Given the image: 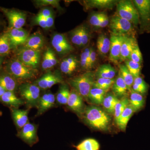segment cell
<instances>
[{"mask_svg": "<svg viewBox=\"0 0 150 150\" xmlns=\"http://www.w3.org/2000/svg\"><path fill=\"white\" fill-rule=\"evenodd\" d=\"M83 115L86 123L93 128L104 131L109 128L111 118L109 114L100 108L89 106L86 108Z\"/></svg>", "mask_w": 150, "mask_h": 150, "instance_id": "1", "label": "cell"}, {"mask_svg": "<svg viewBox=\"0 0 150 150\" xmlns=\"http://www.w3.org/2000/svg\"><path fill=\"white\" fill-rule=\"evenodd\" d=\"M94 76L95 74L92 72H87L81 76L73 78L69 82L74 89L81 96L88 98L94 83Z\"/></svg>", "mask_w": 150, "mask_h": 150, "instance_id": "2", "label": "cell"}, {"mask_svg": "<svg viewBox=\"0 0 150 150\" xmlns=\"http://www.w3.org/2000/svg\"><path fill=\"white\" fill-rule=\"evenodd\" d=\"M7 71L14 79H29L35 77L37 70L25 65L18 59H14L7 65Z\"/></svg>", "mask_w": 150, "mask_h": 150, "instance_id": "3", "label": "cell"}, {"mask_svg": "<svg viewBox=\"0 0 150 150\" xmlns=\"http://www.w3.org/2000/svg\"><path fill=\"white\" fill-rule=\"evenodd\" d=\"M117 14L132 24L137 25L139 22L140 16L138 10L130 1L123 0L117 4Z\"/></svg>", "mask_w": 150, "mask_h": 150, "instance_id": "4", "label": "cell"}, {"mask_svg": "<svg viewBox=\"0 0 150 150\" xmlns=\"http://www.w3.org/2000/svg\"><path fill=\"white\" fill-rule=\"evenodd\" d=\"M41 58L40 50H33L24 48L19 50L18 59L25 65L33 69H37Z\"/></svg>", "mask_w": 150, "mask_h": 150, "instance_id": "5", "label": "cell"}, {"mask_svg": "<svg viewBox=\"0 0 150 150\" xmlns=\"http://www.w3.org/2000/svg\"><path fill=\"white\" fill-rule=\"evenodd\" d=\"M40 89L35 84L26 83L20 86L19 92L29 106H37L40 98Z\"/></svg>", "mask_w": 150, "mask_h": 150, "instance_id": "6", "label": "cell"}, {"mask_svg": "<svg viewBox=\"0 0 150 150\" xmlns=\"http://www.w3.org/2000/svg\"><path fill=\"white\" fill-rule=\"evenodd\" d=\"M109 24L112 33L115 35H126L133 30L132 23L117 14L111 18Z\"/></svg>", "mask_w": 150, "mask_h": 150, "instance_id": "7", "label": "cell"}, {"mask_svg": "<svg viewBox=\"0 0 150 150\" xmlns=\"http://www.w3.org/2000/svg\"><path fill=\"white\" fill-rule=\"evenodd\" d=\"M0 11L6 16L11 28L20 29L24 26L26 21V14L24 13L3 7H0Z\"/></svg>", "mask_w": 150, "mask_h": 150, "instance_id": "8", "label": "cell"}, {"mask_svg": "<svg viewBox=\"0 0 150 150\" xmlns=\"http://www.w3.org/2000/svg\"><path fill=\"white\" fill-rule=\"evenodd\" d=\"M18 136L30 147L35 144L39 141L37 126L29 122L21 129Z\"/></svg>", "mask_w": 150, "mask_h": 150, "instance_id": "9", "label": "cell"}, {"mask_svg": "<svg viewBox=\"0 0 150 150\" xmlns=\"http://www.w3.org/2000/svg\"><path fill=\"white\" fill-rule=\"evenodd\" d=\"M127 35H115L111 33L110 35V45L109 51V60L112 63H119L120 61L121 46Z\"/></svg>", "mask_w": 150, "mask_h": 150, "instance_id": "10", "label": "cell"}, {"mask_svg": "<svg viewBox=\"0 0 150 150\" xmlns=\"http://www.w3.org/2000/svg\"><path fill=\"white\" fill-rule=\"evenodd\" d=\"M63 82L62 76L58 73L48 72L35 82V84L43 90L51 88L53 86Z\"/></svg>", "mask_w": 150, "mask_h": 150, "instance_id": "11", "label": "cell"}, {"mask_svg": "<svg viewBox=\"0 0 150 150\" xmlns=\"http://www.w3.org/2000/svg\"><path fill=\"white\" fill-rule=\"evenodd\" d=\"M51 44L56 52L60 54H68L74 50L65 35L60 33H56L53 36Z\"/></svg>", "mask_w": 150, "mask_h": 150, "instance_id": "12", "label": "cell"}, {"mask_svg": "<svg viewBox=\"0 0 150 150\" xmlns=\"http://www.w3.org/2000/svg\"><path fill=\"white\" fill-rule=\"evenodd\" d=\"M67 105L69 108L78 115H83L86 108L84 104L83 98L75 90L70 92Z\"/></svg>", "mask_w": 150, "mask_h": 150, "instance_id": "13", "label": "cell"}, {"mask_svg": "<svg viewBox=\"0 0 150 150\" xmlns=\"http://www.w3.org/2000/svg\"><path fill=\"white\" fill-rule=\"evenodd\" d=\"M12 48H15L20 45H24L29 37L28 32L25 30L11 28L7 32Z\"/></svg>", "mask_w": 150, "mask_h": 150, "instance_id": "14", "label": "cell"}, {"mask_svg": "<svg viewBox=\"0 0 150 150\" xmlns=\"http://www.w3.org/2000/svg\"><path fill=\"white\" fill-rule=\"evenodd\" d=\"M138 45L137 40L135 38L126 36L121 46L119 63L125 62L129 59L131 52Z\"/></svg>", "mask_w": 150, "mask_h": 150, "instance_id": "15", "label": "cell"}, {"mask_svg": "<svg viewBox=\"0 0 150 150\" xmlns=\"http://www.w3.org/2000/svg\"><path fill=\"white\" fill-rule=\"evenodd\" d=\"M55 100V96L53 93H45L40 97L37 105V115H41L50 108L54 107Z\"/></svg>", "mask_w": 150, "mask_h": 150, "instance_id": "16", "label": "cell"}, {"mask_svg": "<svg viewBox=\"0 0 150 150\" xmlns=\"http://www.w3.org/2000/svg\"><path fill=\"white\" fill-rule=\"evenodd\" d=\"M11 112L14 122L18 129H22L28 123V110L12 108Z\"/></svg>", "mask_w": 150, "mask_h": 150, "instance_id": "17", "label": "cell"}, {"mask_svg": "<svg viewBox=\"0 0 150 150\" xmlns=\"http://www.w3.org/2000/svg\"><path fill=\"white\" fill-rule=\"evenodd\" d=\"M44 38L42 34L35 33L29 36L25 43L24 48L33 50H40L44 45Z\"/></svg>", "mask_w": 150, "mask_h": 150, "instance_id": "18", "label": "cell"}, {"mask_svg": "<svg viewBox=\"0 0 150 150\" xmlns=\"http://www.w3.org/2000/svg\"><path fill=\"white\" fill-rule=\"evenodd\" d=\"M118 2L114 0H89L84 3L86 8L111 9Z\"/></svg>", "mask_w": 150, "mask_h": 150, "instance_id": "19", "label": "cell"}, {"mask_svg": "<svg viewBox=\"0 0 150 150\" xmlns=\"http://www.w3.org/2000/svg\"><path fill=\"white\" fill-rule=\"evenodd\" d=\"M0 101L12 108H18L24 103V101L16 96L14 92L11 91H6L0 98Z\"/></svg>", "mask_w": 150, "mask_h": 150, "instance_id": "20", "label": "cell"}, {"mask_svg": "<svg viewBox=\"0 0 150 150\" xmlns=\"http://www.w3.org/2000/svg\"><path fill=\"white\" fill-rule=\"evenodd\" d=\"M133 1L139 16L144 20H149L150 18V0H135Z\"/></svg>", "mask_w": 150, "mask_h": 150, "instance_id": "21", "label": "cell"}, {"mask_svg": "<svg viewBox=\"0 0 150 150\" xmlns=\"http://www.w3.org/2000/svg\"><path fill=\"white\" fill-rule=\"evenodd\" d=\"M78 62L77 59L74 56H70L62 61L60 65V69L65 74H71L77 67Z\"/></svg>", "mask_w": 150, "mask_h": 150, "instance_id": "22", "label": "cell"}, {"mask_svg": "<svg viewBox=\"0 0 150 150\" xmlns=\"http://www.w3.org/2000/svg\"><path fill=\"white\" fill-rule=\"evenodd\" d=\"M58 63L55 53L51 48H48L45 51L42 62V69L46 70L55 67Z\"/></svg>", "mask_w": 150, "mask_h": 150, "instance_id": "23", "label": "cell"}, {"mask_svg": "<svg viewBox=\"0 0 150 150\" xmlns=\"http://www.w3.org/2000/svg\"><path fill=\"white\" fill-rule=\"evenodd\" d=\"M135 112V110L130 104L126 107L116 122L117 126L120 130L122 131L126 130L130 118Z\"/></svg>", "mask_w": 150, "mask_h": 150, "instance_id": "24", "label": "cell"}, {"mask_svg": "<svg viewBox=\"0 0 150 150\" xmlns=\"http://www.w3.org/2000/svg\"><path fill=\"white\" fill-rule=\"evenodd\" d=\"M0 86L4 89L6 91L14 92L16 90L17 83L15 79L11 75L7 74L0 75Z\"/></svg>", "mask_w": 150, "mask_h": 150, "instance_id": "25", "label": "cell"}, {"mask_svg": "<svg viewBox=\"0 0 150 150\" xmlns=\"http://www.w3.org/2000/svg\"><path fill=\"white\" fill-rule=\"evenodd\" d=\"M116 71L109 64H105L99 67L97 70L96 76L98 78L113 79L116 75Z\"/></svg>", "mask_w": 150, "mask_h": 150, "instance_id": "26", "label": "cell"}, {"mask_svg": "<svg viewBox=\"0 0 150 150\" xmlns=\"http://www.w3.org/2000/svg\"><path fill=\"white\" fill-rule=\"evenodd\" d=\"M114 95L116 97L124 96L129 91L126 83L120 74H118L117 78L115 79V82L112 87Z\"/></svg>", "mask_w": 150, "mask_h": 150, "instance_id": "27", "label": "cell"}, {"mask_svg": "<svg viewBox=\"0 0 150 150\" xmlns=\"http://www.w3.org/2000/svg\"><path fill=\"white\" fill-rule=\"evenodd\" d=\"M119 100L117 97L112 93L106 94L102 103L105 111L108 114L114 113L115 105Z\"/></svg>", "mask_w": 150, "mask_h": 150, "instance_id": "28", "label": "cell"}, {"mask_svg": "<svg viewBox=\"0 0 150 150\" xmlns=\"http://www.w3.org/2000/svg\"><path fill=\"white\" fill-rule=\"evenodd\" d=\"M130 91V105L135 112H137L144 107L145 104L144 98L141 94L136 92L132 89Z\"/></svg>", "mask_w": 150, "mask_h": 150, "instance_id": "29", "label": "cell"}, {"mask_svg": "<svg viewBox=\"0 0 150 150\" xmlns=\"http://www.w3.org/2000/svg\"><path fill=\"white\" fill-rule=\"evenodd\" d=\"M106 93L102 89L93 86L90 91L88 98L93 104L98 105L102 104Z\"/></svg>", "mask_w": 150, "mask_h": 150, "instance_id": "30", "label": "cell"}, {"mask_svg": "<svg viewBox=\"0 0 150 150\" xmlns=\"http://www.w3.org/2000/svg\"><path fill=\"white\" fill-rule=\"evenodd\" d=\"M74 147L76 150H100V146L96 140L89 138L84 140Z\"/></svg>", "mask_w": 150, "mask_h": 150, "instance_id": "31", "label": "cell"}, {"mask_svg": "<svg viewBox=\"0 0 150 150\" xmlns=\"http://www.w3.org/2000/svg\"><path fill=\"white\" fill-rule=\"evenodd\" d=\"M110 39L104 34H100L97 40V47L100 54L105 55L110 51Z\"/></svg>", "mask_w": 150, "mask_h": 150, "instance_id": "32", "label": "cell"}, {"mask_svg": "<svg viewBox=\"0 0 150 150\" xmlns=\"http://www.w3.org/2000/svg\"><path fill=\"white\" fill-rule=\"evenodd\" d=\"M70 94L69 87L66 84L62 83L56 96V100L59 104L67 105Z\"/></svg>", "mask_w": 150, "mask_h": 150, "instance_id": "33", "label": "cell"}, {"mask_svg": "<svg viewBox=\"0 0 150 150\" xmlns=\"http://www.w3.org/2000/svg\"><path fill=\"white\" fill-rule=\"evenodd\" d=\"M12 49L7 32L0 35V56H4L8 55Z\"/></svg>", "mask_w": 150, "mask_h": 150, "instance_id": "34", "label": "cell"}, {"mask_svg": "<svg viewBox=\"0 0 150 150\" xmlns=\"http://www.w3.org/2000/svg\"><path fill=\"white\" fill-rule=\"evenodd\" d=\"M119 73L123 80L126 83L129 91H131L134 84V78L129 71L125 65H119Z\"/></svg>", "mask_w": 150, "mask_h": 150, "instance_id": "35", "label": "cell"}, {"mask_svg": "<svg viewBox=\"0 0 150 150\" xmlns=\"http://www.w3.org/2000/svg\"><path fill=\"white\" fill-rule=\"evenodd\" d=\"M115 79H103L98 78L96 81H95L93 87L100 89L106 92L108 90L112 87L115 82Z\"/></svg>", "mask_w": 150, "mask_h": 150, "instance_id": "36", "label": "cell"}, {"mask_svg": "<svg viewBox=\"0 0 150 150\" xmlns=\"http://www.w3.org/2000/svg\"><path fill=\"white\" fill-rule=\"evenodd\" d=\"M131 88L134 91L142 95L146 92L148 86L143 78L139 76L134 78V84Z\"/></svg>", "mask_w": 150, "mask_h": 150, "instance_id": "37", "label": "cell"}, {"mask_svg": "<svg viewBox=\"0 0 150 150\" xmlns=\"http://www.w3.org/2000/svg\"><path fill=\"white\" fill-rule=\"evenodd\" d=\"M129 104V99L127 98H124L121 100H119V101L115 105L114 112V120L115 123L118 121V118L122 112Z\"/></svg>", "mask_w": 150, "mask_h": 150, "instance_id": "38", "label": "cell"}, {"mask_svg": "<svg viewBox=\"0 0 150 150\" xmlns=\"http://www.w3.org/2000/svg\"><path fill=\"white\" fill-rule=\"evenodd\" d=\"M125 66L134 78L140 76L142 69L141 64L131 60H127L125 61Z\"/></svg>", "mask_w": 150, "mask_h": 150, "instance_id": "39", "label": "cell"}, {"mask_svg": "<svg viewBox=\"0 0 150 150\" xmlns=\"http://www.w3.org/2000/svg\"><path fill=\"white\" fill-rule=\"evenodd\" d=\"M82 25L79 26L72 32L71 39L72 42L76 46L79 47L82 46Z\"/></svg>", "mask_w": 150, "mask_h": 150, "instance_id": "40", "label": "cell"}, {"mask_svg": "<svg viewBox=\"0 0 150 150\" xmlns=\"http://www.w3.org/2000/svg\"><path fill=\"white\" fill-rule=\"evenodd\" d=\"M128 60H131L136 63L142 64L143 62V57H142V52L140 51L138 45L136 46L131 52L129 59Z\"/></svg>", "mask_w": 150, "mask_h": 150, "instance_id": "41", "label": "cell"}, {"mask_svg": "<svg viewBox=\"0 0 150 150\" xmlns=\"http://www.w3.org/2000/svg\"><path fill=\"white\" fill-rule=\"evenodd\" d=\"M35 3L37 5L39 6H51L57 8H59L60 7L59 1L57 0H39L36 1Z\"/></svg>", "mask_w": 150, "mask_h": 150, "instance_id": "42", "label": "cell"}, {"mask_svg": "<svg viewBox=\"0 0 150 150\" xmlns=\"http://www.w3.org/2000/svg\"><path fill=\"white\" fill-rule=\"evenodd\" d=\"M103 13H96L93 14L91 17L89 22L92 25L98 27L102 19Z\"/></svg>", "mask_w": 150, "mask_h": 150, "instance_id": "43", "label": "cell"}, {"mask_svg": "<svg viewBox=\"0 0 150 150\" xmlns=\"http://www.w3.org/2000/svg\"><path fill=\"white\" fill-rule=\"evenodd\" d=\"M82 46H85L88 43L89 34L88 30L84 25H82Z\"/></svg>", "mask_w": 150, "mask_h": 150, "instance_id": "44", "label": "cell"}, {"mask_svg": "<svg viewBox=\"0 0 150 150\" xmlns=\"http://www.w3.org/2000/svg\"><path fill=\"white\" fill-rule=\"evenodd\" d=\"M80 64L81 67L83 69H88V62L86 55L84 51L81 54Z\"/></svg>", "mask_w": 150, "mask_h": 150, "instance_id": "45", "label": "cell"}, {"mask_svg": "<svg viewBox=\"0 0 150 150\" xmlns=\"http://www.w3.org/2000/svg\"><path fill=\"white\" fill-rule=\"evenodd\" d=\"M96 60V54L95 51L91 48L90 56V62L89 64L88 69H91L94 66Z\"/></svg>", "mask_w": 150, "mask_h": 150, "instance_id": "46", "label": "cell"}, {"mask_svg": "<svg viewBox=\"0 0 150 150\" xmlns=\"http://www.w3.org/2000/svg\"><path fill=\"white\" fill-rule=\"evenodd\" d=\"M52 15H53V13L51 10L48 8H44L41 10L37 16L46 19Z\"/></svg>", "mask_w": 150, "mask_h": 150, "instance_id": "47", "label": "cell"}, {"mask_svg": "<svg viewBox=\"0 0 150 150\" xmlns=\"http://www.w3.org/2000/svg\"><path fill=\"white\" fill-rule=\"evenodd\" d=\"M35 23H37L40 27L43 28L44 29H47L46 19L36 16L35 18Z\"/></svg>", "mask_w": 150, "mask_h": 150, "instance_id": "48", "label": "cell"}, {"mask_svg": "<svg viewBox=\"0 0 150 150\" xmlns=\"http://www.w3.org/2000/svg\"><path fill=\"white\" fill-rule=\"evenodd\" d=\"M109 23V18L106 14L103 13L102 19L98 27L104 28L107 26Z\"/></svg>", "mask_w": 150, "mask_h": 150, "instance_id": "49", "label": "cell"}, {"mask_svg": "<svg viewBox=\"0 0 150 150\" xmlns=\"http://www.w3.org/2000/svg\"><path fill=\"white\" fill-rule=\"evenodd\" d=\"M47 29L51 28L54 24V18L53 15L48 17L46 18Z\"/></svg>", "mask_w": 150, "mask_h": 150, "instance_id": "50", "label": "cell"}, {"mask_svg": "<svg viewBox=\"0 0 150 150\" xmlns=\"http://www.w3.org/2000/svg\"><path fill=\"white\" fill-rule=\"evenodd\" d=\"M6 91L1 86H0V98L5 93V92H6Z\"/></svg>", "mask_w": 150, "mask_h": 150, "instance_id": "51", "label": "cell"}, {"mask_svg": "<svg viewBox=\"0 0 150 150\" xmlns=\"http://www.w3.org/2000/svg\"><path fill=\"white\" fill-rule=\"evenodd\" d=\"M4 60V56H0V69L2 66L3 62Z\"/></svg>", "mask_w": 150, "mask_h": 150, "instance_id": "52", "label": "cell"}, {"mask_svg": "<svg viewBox=\"0 0 150 150\" xmlns=\"http://www.w3.org/2000/svg\"><path fill=\"white\" fill-rule=\"evenodd\" d=\"M2 115V112L0 110V116H1Z\"/></svg>", "mask_w": 150, "mask_h": 150, "instance_id": "53", "label": "cell"}]
</instances>
